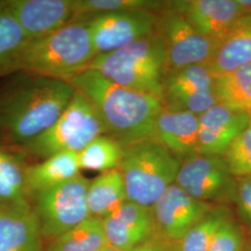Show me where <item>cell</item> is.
Listing matches in <instances>:
<instances>
[{
	"instance_id": "obj_12",
	"label": "cell",
	"mask_w": 251,
	"mask_h": 251,
	"mask_svg": "<svg viewBox=\"0 0 251 251\" xmlns=\"http://www.w3.org/2000/svg\"><path fill=\"white\" fill-rule=\"evenodd\" d=\"M251 116L217 103L198 117V154L222 156L251 123Z\"/></svg>"
},
{
	"instance_id": "obj_9",
	"label": "cell",
	"mask_w": 251,
	"mask_h": 251,
	"mask_svg": "<svg viewBox=\"0 0 251 251\" xmlns=\"http://www.w3.org/2000/svg\"><path fill=\"white\" fill-rule=\"evenodd\" d=\"M175 183L191 197L215 206L234 202L236 178L222 156L197 154L181 162Z\"/></svg>"
},
{
	"instance_id": "obj_5",
	"label": "cell",
	"mask_w": 251,
	"mask_h": 251,
	"mask_svg": "<svg viewBox=\"0 0 251 251\" xmlns=\"http://www.w3.org/2000/svg\"><path fill=\"white\" fill-rule=\"evenodd\" d=\"M180 162L154 137L124 148L121 171L127 200L152 207L176 182Z\"/></svg>"
},
{
	"instance_id": "obj_15",
	"label": "cell",
	"mask_w": 251,
	"mask_h": 251,
	"mask_svg": "<svg viewBox=\"0 0 251 251\" xmlns=\"http://www.w3.org/2000/svg\"><path fill=\"white\" fill-rule=\"evenodd\" d=\"M168 6L215 43L244 15L235 0H179L168 2Z\"/></svg>"
},
{
	"instance_id": "obj_30",
	"label": "cell",
	"mask_w": 251,
	"mask_h": 251,
	"mask_svg": "<svg viewBox=\"0 0 251 251\" xmlns=\"http://www.w3.org/2000/svg\"><path fill=\"white\" fill-rule=\"evenodd\" d=\"M243 248L242 230L231 216L220 226L208 251H242Z\"/></svg>"
},
{
	"instance_id": "obj_13",
	"label": "cell",
	"mask_w": 251,
	"mask_h": 251,
	"mask_svg": "<svg viewBox=\"0 0 251 251\" xmlns=\"http://www.w3.org/2000/svg\"><path fill=\"white\" fill-rule=\"evenodd\" d=\"M6 5L29 42L53 34L74 16V0H8Z\"/></svg>"
},
{
	"instance_id": "obj_24",
	"label": "cell",
	"mask_w": 251,
	"mask_h": 251,
	"mask_svg": "<svg viewBox=\"0 0 251 251\" xmlns=\"http://www.w3.org/2000/svg\"><path fill=\"white\" fill-rule=\"evenodd\" d=\"M26 170L19 154L0 147V203L28 200Z\"/></svg>"
},
{
	"instance_id": "obj_14",
	"label": "cell",
	"mask_w": 251,
	"mask_h": 251,
	"mask_svg": "<svg viewBox=\"0 0 251 251\" xmlns=\"http://www.w3.org/2000/svg\"><path fill=\"white\" fill-rule=\"evenodd\" d=\"M109 246L120 251H131L156 233L152 207L126 200L102 220Z\"/></svg>"
},
{
	"instance_id": "obj_29",
	"label": "cell",
	"mask_w": 251,
	"mask_h": 251,
	"mask_svg": "<svg viewBox=\"0 0 251 251\" xmlns=\"http://www.w3.org/2000/svg\"><path fill=\"white\" fill-rule=\"evenodd\" d=\"M234 178L251 175V121L224 156Z\"/></svg>"
},
{
	"instance_id": "obj_18",
	"label": "cell",
	"mask_w": 251,
	"mask_h": 251,
	"mask_svg": "<svg viewBox=\"0 0 251 251\" xmlns=\"http://www.w3.org/2000/svg\"><path fill=\"white\" fill-rule=\"evenodd\" d=\"M251 63V13L245 14L215 43L206 63L215 75Z\"/></svg>"
},
{
	"instance_id": "obj_33",
	"label": "cell",
	"mask_w": 251,
	"mask_h": 251,
	"mask_svg": "<svg viewBox=\"0 0 251 251\" xmlns=\"http://www.w3.org/2000/svg\"><path fill=\"white\" fill-rule=\"evenodd\" d=\"M102 251H120L117 250V249H115V248H113V247H111V246H109L108 245L107 247L103 250Z\"/></svg>"
},
{
	"instance_id": "obj_23",
	"label": "cell",
	"mask_w": 251,
	"mask_h": 251,
	"mask_svg": "<svg viewBox=\"0 0 251 251\" xmlns=\"http://www.w3.org/2000/svg\"><path fill=\"white\" fill-rule=\"evenodd\" d=\"M214 84L215 75L206 63L166 73L163 83V101L189 92L214 90Z\"/></svg>"
},
{
	"instance_id": "obj_2",
	"label": "cell",
	"mask_w": 251,
	"mask_h": 251,
	"mask_svg": "<svg viewBox=\"0 0 251 251\" xmlns=\"http://www.w3.org/2000/svg\"><path fill=\"white\" fill-rule=\"evenodd\" d=\"M75 93L68 81L21 77L0 94V130L19 146L33 141L61 117Z\"/></svg>"
},
{
	"instance_id": "obj_28",
	"label": "cell",
	"mask_w": 251,
	"mask_h": 251,
	"mask_svg": "<svg viewBox=\"0 0 251 251\" xmlns=\"http://www.w3.org/2000/svg\"><path fill=\"white\" fill-rule=\"evenodd\" d=\"M28 42L24 29L9 11L6 1H0V73L3 72Z\"/></svg>"
},
{
	"instance_id": "obj_27",
	"label": "cell",
	"mask_w": 251,
	"mask_h": 251,
	"mask_svg": "<svg viewBox=\"0 0 251 251\" xmlns=\"http://www.w3.org/2000/svg\"><path fill=\"white\" fill-rule=\"evenodd\" d=\"M167 2L156 0H74L73 21L88 20L96 15L134 9L158 11Z\"/></svg>"
},
{
	"instance_id": "obj_31",
	"label": "cell",
	"mask_w": 251,
	"mask_h": 251,
	"mask_svg": "<svg viewBox=\"0 0 251 251\" xmlns=\"http://www.w3.org/2000/svg\"><path fill=\"white\" fill-rule=\"evenodd\" d=\"M238 215L251 228V175L236 178L234 202Z\"/></svg>"
},
{
	"instance_id": "obj_3",
	"label": "cell",
	"mask_w": 251,
	"mask_h": 251,
	"mask_svg": "<svg viewBox=\"0 0 251 251\" xmlns=\"http://www.w3.org/2000/svg\"><path fill=\"white\" fill-rule=\"evenodd\" d=\"M95 57L88 24L77 20L51 35L28 42L2 73L21 70L69 81L88 70Z\"/></svg>"
},
{
	"instance_id": "obj_22",
	"label": "cell",
	"mask_w": 251,
	"mask_h": 251,
	"mask_svg": "<svg viewBox=\"0 0 251 251\" xmlns=\"http://www.w3.org/2000/svg\"><path fill=\"white\" fill-rule=\"evenodd\" d=\"M214 92L220 103L251 116V63L215 75Z\"/></svg>"
},
{
	"instance_id": "obj_25",
	"label": "cell",
	"mask_w": 251,
	"mask_h": 251,
	"mask_svg": "<svg viewBox=\"0 0 251 251\" xmlns=\"http://www.w3.org/2000/svg\"><path fill=\"white\" fill-rule=\"evenodd\" d=\"M124 147L116 139L100 135L78 152L81 170L106 172L118 169Z\"/></svg>"
},
{
	"instance_id": "obj_1",
	"label": "cell",
	"mask_w": 251,
	"mask_h": 251,
	"mask_svg": "<svg viewBox=\"0 0 251 251\" xmlns=\"http://www.w3.org/2000/svg\"><path fill=\"white\" fill-rule=\"evenodd\" d=\"M68 82L95 108L106 135L124 148L154 137L155 122L164 107L161 100L122 87L89 69Z\"/></svg>"
},
{
	"instance_id": "obj_7",
	"label": "cell",
	"mask_w": 251,
	"mask_h": 251,
	"mask_svg": "<svg viewBox=\"0 0 251 251\" xmlns=\"http://www.w3.org/2000/svg\"><path fill=\"white\" fill-rule=\"evenodd\" d=\"M90 181L79 174L34 196L33 208L43 240L50 241L90 217L87 204Z\"/></svg>"
},
{
	"instance_id": "obj_4",
	"label": "cell",
	"mask_w": 251,
	"mask_h": 251,
	"mask_svg": "<svg viewBox=\"0 0 251 251\" xmlns=\"http://www.w3.org/2000/svg\"><path fill=\"white\" fill-rule=\"evenodd\" d=\"M88 69L122 87L155 96L163 102L167 57L155 31L130 45L96 56Z\"/></svg>"
},
{
	"instance_id": "obj_20",
	"label": "cell",
	"mask_w": 251,
	"mask_h": 251,
	"mask_svg": "<svg viewBox=\"0 0 251 251\" xmlns=\"http://www.w3.org/2000/svg\"><path fill=\"white\" fill-rule=\"evenodd\" d=\"M126 200L124 179L118 169L102 172L90 181L87 204L91 217L103 220Z\"/></svg>"
},
{
	"instance_id": "obj_16",
	"label": "cell",
	"mask_w": 251,
	"mask_h": 251,
	"mask_svg": "<svg viewBox=\"0 0 251 251\" xmlns=\"http://www.w3.org/2000/svg\"><path fill=\"white\" fill-rule=\"evenodd\" d=\"M43 237L28 200L0 203V251H43Z\"/></svg>"
},
{
	"instance_id": "obj_32",
	"label": "cell",
	"mask_w": 251,
	"mask_h": 251,
	"mask_svg": "<svg viewBox=\"0 0 251 251\" xmlns=\"http://www.w3.org/2000/svg\"><path fill=\"white\" fill-rule=\"evenodd\" d=\"M131 251H179L178 243L172 242L155 233L146 242Z\"/></svg>"
},
{
	"instance_id": "obj_6",
	"label": "cell",
	"mask_w": 251,
	"mask_h": 251,
	"mask_svg": "<svg viewBox=\"0 0 251 251\" xmlns=\"http://www.w3.org/2000/svg\"><path fill=\"white\" fill-rule=\"evenodd\" d=\"M104 134L105 128L97 111L75 90L71 102L53 125L21 148L31 155L47 158L65 151L79 152L94 139Z\"/></svg>"
},
{
	"instance_id": "obj_19",
	"label": "cell",
	"mask_w": 251,
	"mask_h": 251,
	"mask_svg": "<svg viewBox=\"0 0 251 251\" xmlns=\"http://www.w3.org/2000/svg\"><path fill=\"white\" fill-rule=\"evenodd\" d=\"M78 152H58L45 160L27 167L26 180L31 196L74 179L80 174Z\"/></svg>"
},
{
	"instance_id": "obj_26",
	"label": "cell",
	"mask_w": 251,
	"mask_h": 251,
	"mask_svg": "<svg viewBox=\"0 0 251 251\" xmlns=\"http://www.w3.org/2000/svg\"><path fill=\"white\" fill-rule=\"evenodd\" d=\"M225 205H216L178 242L179 251H208L220 226L231 217Z\"/></svg>"
},
{
	"instance_id": "obj_10",
	"label": "cell",
	"mask_w": 251,
	"mask_h": 251,
	"mask_svg": "<svg viewBox=\"0 0 251 251\" xmlns=\"http://www.w3.org/2000/svg\"><path fill=\"white\" fill-rule=\"evenodd\" d=\"M158 11L123 10L85 20L96 56L115 51L152 35L155 31Z\"/></svg>"
},
{
	"instance_id": "obj_34",
	"label": "cell",
	"mask_w": 251,
	"mask_h": 251,
	"mask_svg": "<svg viewBox=\"0 0 251 251\" xmlns=\"http://www.w3.org/2000/svg\"><path fill=\"white\" fill-rule=\"evenodd\" d=\"M248 251H251V242L250 244V246H249V249H248Z\"/></svg>"
},
{
	"instance_id": "obj_11",
	"label": "cell",
	"mask_w": 251,
	"mask_h": 251,
	"mask_svg": "<svg viewBox=\"0 0 251 251\" xmlns=\"http://www.w3.org/2000/svg\"><path fill=\"white\" fill-rule=\"evenodd\" d=\"M214 206L191 197L174 183L152 206L156 233L179 242Z\"/></svg>"
},
{
	"instance_id": "obj_21",
	"label": "cell",
	"mask_w": 251,
	"mask_h": 251,
	"mask_svg": "<svg viewBox=\"0 0 251 251\" xmlns=\"http://www.w3.org/2000/svg\"><path fill=\"white\" fill-rule=\"evenodd\" d=\"M107 246L102 220L90 216L80 225L50 240L43 251H102Z\"/></svg>"
},
{
	"instance_id": "obj_8",
	"label": "cell",
	"mask_w": 251,
	"mask_h": 251,
	"mask_svg": "<svg viewBox=\"0 0 251 251\" xmlns=\"http://www.w3.org/2000/svg\"><path fill=\"white\" fill-rule=\"evenodd\" d=\"M155 33L166 50L167 72L209 62L215 42L201 35L176 9L166 6L158 11Z\"/></svg>"
},
{
	"instance_id": "obj_17",
	"label": "cell",
	"mask_w": 251,
	"mask_h": 251,
	"mask_svg": "<svg viewBox=\"0 0 251 251\" xmlns=\"http://www.w3.org/2000/svg\"><path fill=\"white\" fill-rule=\"evenodd\" d=\"M198 116L164 106L155 122L157 139L180 163L198 154Z\"/></svg>"
}]
</instances>
